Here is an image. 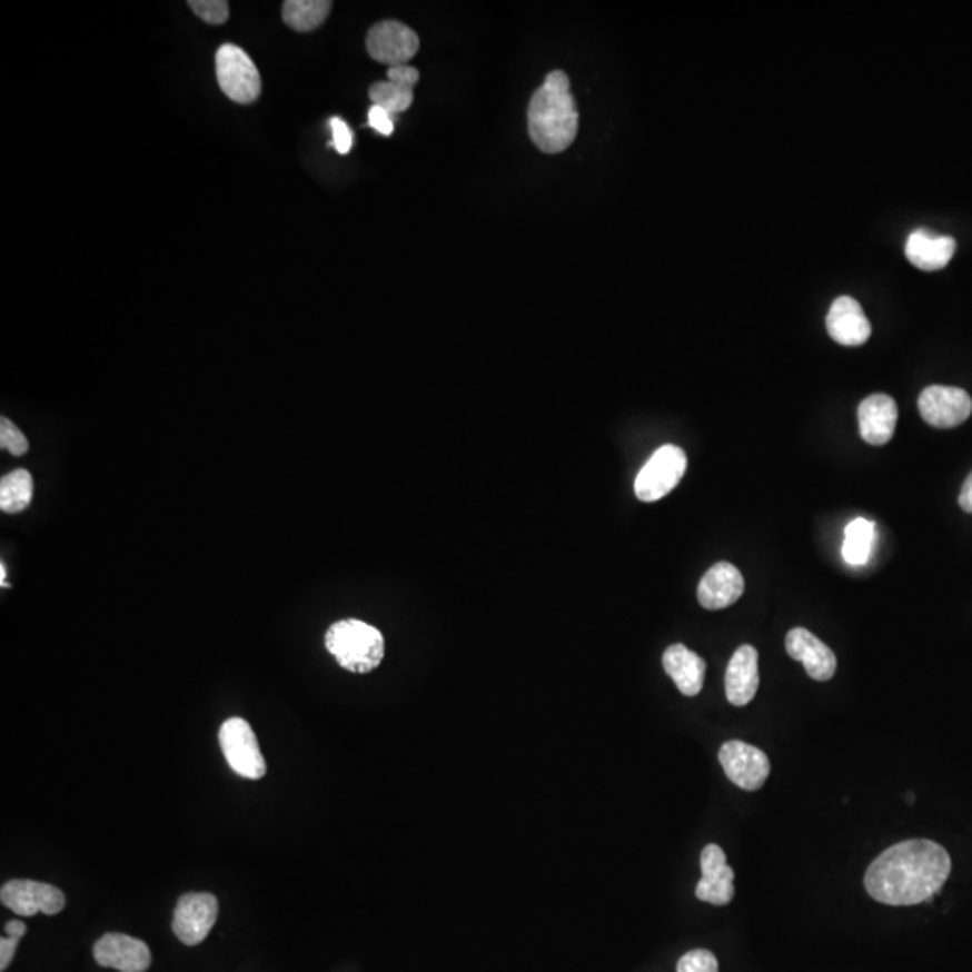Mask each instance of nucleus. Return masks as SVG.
Wrapping results in <instances>:
<instances>
[{"mask_svg": "<svg viewBox=\"0 0 972 972\" xmlns=\"http://www.w3.org/2000/svg\"><path fill=\"white\" fill-rule=\"evenodd\" d=\"M677 972H718V962L708 949H694L681 956Z\"/></svg>", "mask_w": 972, "mask_h": 972, "instance_id": "27", "label": "nucleus"}, {"mask_svg": "<svg viewBox=\"0 0 972 972\" xmlns=\"http://www.w3.org/2000/svg\"><path fill=\"white\" fill-rule=\"evenodd\" d=\"M325 647L345 671L354 674L374 672L386 654L383 633L354 618L331 625L326 631Z\"/></svg>", "mask_w": 972, "mask_h": 972, "instance_id": "3", "label": "nucleus"}, {"mask_svg": "<svg viewBox=\"0 0 972 972\" xmlns=\"http://www.w3.org/2000/svg\"><path fill=\"white\" fill-rule=\"evenodd\" d=\"M387 80L398 83V86L415 89L416 83L420 80V72L411 66H393L387 69Z\"/></svg>", "mask_w": 972, "mask_h": 972, "instance_id": "29", "label": "nucleus"}, {"mask_svg": "<svg viewBox=\"0 0 972 972\" xmlns=\"http://www.w3.org/2000/svg\"><path fill=\"white\" fill-rule=\"evenodd\" d=\"M330 0H287L284 4V20L294 31L308 33L323 26L330 14Z\"/></svg>", "mask_w": 972, "mask_h": 972, "instance_id": "22", "label": "nucleus"}, {"mask_svg": "<svg viewBox=\"0 0 972 972\" xmlns=\"http://www.w3.org/2000/svg\"><path fill=\"white\" fill-rule=\"evenodd\" d=\"M951 866L944 846L935 841H902L870 864L864 886L872 899L887 906H915L935 897L948 881Z\"/></svg>", "mask_w": 972, "mask_h": 972, "instance_id": "1", "label": "nucleus"}, {"mask_svg": "<svg viewBox=\"0 0 972 972\" xmlns=\"http://www.w3.org/2000/svg\"><path fill=\"white\" fill-rule=\"evenodd\" d=\"M215 66H217L218 86L229 100L249 105L260 98V72L244 49L232 43H224L217 51Z\"/></svg>", "mask_w": 972, "mask_h": 972, "instance_id": "5", "label": "nucleus"}, {"mask_svg": "<svg viewBox=\"0 0 972 972\" xmlns=\"http://www.w3.org/2000/svg\"><path fill=\"white\" fill-rule=\"evenodd\" d=\"M703 877L695 887L698 901L713 906H726L735 897V872L727 866L726 854L718 845H706L701 854Z\"/></svg>", "mask_w": 972, "mask_h": 972, "instance_id": "12", "label": "nucleus"}, {"mask_svg": "<svg viewBox=\"0 0 972 972\" xmlns=\"http://www.w3.org/2000/svg\"><path fill=\"white\" fill-rule=\"evenodd\" d=\"M369 100H371V103L380 107V109L391 113V116H397V113L411 109L415 95H413V89H409V87L398 86V83L386 80L378 81V83L371 86V89H369Z\"/></svg>", "mask_w": 972, "mask_h": 972, "instance_id": "24", "label": "nucleus"}, {"mask_svg": "<svg viewBox=\"0 0 972 972\" xmlns=\"http://www.w3.org/2000/svg\"><path fill=\"white\" fill-rule=\"evenodd\" d=\"M0 901L20 916H33L37 913L57 915L66 907V895L62 890L26 879L6 883L0 890Z\"/></svg>", "mask_w": 972, "mask_h": 972, "instance_id": "9", "label": "nucleus"}, {"mask_svg": "<svg viewBox=\"0 0 972 972\" xmlns=\"http://www.w3.org/2000/svg\"><path fill=\"white\" fill-rule=\"evenodd\" d=\"M218 901L211 893H186L175 907L173 933L186 945H199L217 922Z\"/></svg>", "mask_w": 972, "mask_h": 972, "instance_id": "10", "label": "nucleus"}, {"mask_svg": "<svg viewBox=\"0 0 972 972\" xmlns=\"http://www.w3.org/2000/svg\"><path fill=\"white\" fill-rule=\"evenodd\" d=\"M4 931H6V935L11 936V939L22 940V939H24L26 931H28V928H26L24 922L11 921V922H8V924H6Z\"/></svg>", "mask_w": 972, "mask_h": 972, "instance_id": "33", "label": "nucleus"}, {"mask_svg": "<svg viewBox=\"0 0 972 972\" xmlns=\"http://www.w3.org/2000/svg\"><path fill=\"white\" fill-rule=\"evenodd\" d=\"M368 125L383 136H391L393 130H395V119H393L391 113L380 109L377 105H371V109H369Z\"/></svg>", "mask_w": 972, "mask_h": 972, "instance_id": "30", "label": "nucleus"}, {"mask_svg": "<svg viewBox=\"0 0 972 972\" xmlns=\"http://www.w3.org/2000/svg\"><path fill=\"white\" fill-rule=\"evenodd\" d=\"M19 939H11V936H2V940H0V971H6V969L10 968L14 953H17V948H19Z\"/></svg>", "mask_w": 972, "mask_h": 972, "instance_id": "31", "label": "nucleus"}, {"mask_svg": "<svg viewBox=\"0 0 972 972\" xmlns=\"http://www.w3.org/2000/svg\"><path fill=\"white\" fill-rule=\"evenodd\" d=\"M0 578H2V582H0V584H2V587H8V586H6V566H4V564H2V566H0Z\"/></svg>", "mask_w": 972, "mask_h": 972, "instance_id": "34", "label": "nucleus"}, {"mask_svg": "<svg viewBox=\"0 0 972 972\" xmlns=\"http://www.w3.org/2000/svg\"><path fill=\"white\" fill-rule=\"evenodd\" d=\"M845 544H843V558L850 566H863L872 553L875 540V524L872 520L854 519L846 526Z\"/></svg>", "mask_w": 972, "mask_h": 972, "instance_id": "23", "label": "nucleus"}, {"mask_svg": "<svg viewBox=\"0 0 972 972\" xmlns=\"http://www.w3.org/2000/svg\"><path fill=\"white\" fill-rule=\"evenodd\" d=\"M860 418V435L866 444L886 445L895 435L899 409L892 397L877 393L864 398L857 409Z\"/></svg>", "mask_w": 972, "mask_h": 972, "instance_id": "17", "label": "nucleus"}, {"mask_svg": "<svg viewBox=\"0 0 972 972\" xmlns=\"http://www.w3.org/2000/svg\"><path fill=\"white\" fill-rule=\"evenodd\" d=\"M718 762L727 778L744 791H758L770 776V758L746 742L730 741L718 751Z\"/></svg>", "mask_w": 972, "mask_h": 972, "instance_id": "8", "label": "nucleus"}, {"mask_svg": "<svg viewBox=\"0 0 972 972\" xmlns=\"http://www.w3.org/2000/svg\"><path fill=\"white\" fill-rule=\"evenodd\" d=\"M189 8L208 24H226L229 19V4L226 0H191Z\"/></svg>", "mask_w": 972, "mask_h": 972, "instance_id": "25", "label": "nucleus"}, {"mask_svg": "<svg viewBox=\"0 0 972 972\" xmlns=\"http://www.w3.org/2000/svg\"><path fill=\"white\" fill-rule=\"evenodd\" d=\"M758 652L751 645L736 648L727 663L726 697L733 706H746L758 690Z\"/></svg>", "mask_w": 972, "mask_h": 972, "instance_id": "18", "label": "nucleus"}, {"mask_svg": "<svg viewBox=\"0 0 972 972\" xmlns=\"http://www.w3.org/2000/svg\"><path fill=\"white\" fill-rule=\"evenodd\" d=\"M95 959L101 968L119 972H145L151 965V953L142 940L123 933H107L95 945Z\"/></svg>", "mask_w": 972, "mask_h": 972, "instance_id": "13", "label": "nucleus"}, {"mask_svg": "<svg viewBox=\"0 0 972 972\" xmlns=\"http://www.w3.org/2000/svg\"><path fill=\"white\" fill-rule=\"evenodd\" d=\"M785 651L793 659L800 661L814 681H829L834 677L837 659L834 652L807 628L796 627L785 637Z\"/></svg>", "mask_w": 972, "mask_h": 972, "instance_id": "14", "label": "nucleus"}, {"mask_svg": "<svg viewBox=\"0 0 972 972\" xmlns=\"http://www.w3.org/2000/svg\"><path fill=\"white\" fill-rule=\"evenodd\" d=\"M919 411L933 427L953 429L971 416L972 400L960 387L930 386L919 397Z\"/></svg>", "mask_w": 972, "mask_h": 972, "instance_id": "11", "label": "nucleus"}, {"mask_svg": "<svg viewBox=\"0 0 972 972\" xmlns=\"http://www.w3.org/2000/svg\"><path fill=\"white\" fill-rule=\"evenodd\" d=\"M663 666H665L666 674L671 675L675 686L680 688L681 694L686 695V697H694L703 690L706 663H704L703 657L697 656L685 645L675 643L666 648L665 654H663Z\"/></svg>", "mask_w": 972, "mask_h": 972, "instance_id": "19", "label": "nucleus"}, {"mask_svg": "<svg viewBox=\"0 0 972 972\" xmlns=\"http://www.w3.org/2000/svg\"><path fill=\"white\" fill-rule=\"evenodd\" d=\"M330 128L331 136H334L330 147L336 148L340 156H346V153H349V150H351V147H354V133L349 130L345 119L340 118H331Z\"/></svg>", "mask_w": 972, "mask_h": 972, "instance_id": "28", "label": "nucleus"}, {"mask_svg": "<svg viewBox=\"0 0 972 972\" xmlns=\"http://www.w3.org/2000/svg\"><path fill=\"white\" fill-rule=\"evenodd\" d=\"M33 476L26 468H17L0 479V510L20 514L33 500Z\"/></svg>", "mask_w": 972, "mask_h": 972, "instance_id": "21", "label": "nucleus"}, {"mask_svg": "<svg viewBox=\"0 0 972 972\" xmlns=\"http://www.w3.org/2000/svg\"><path fill=\"white\" fill-rule=\"evenodd\" d=\"M578 121L569 76L564 71L549 72L529 100V138L544 153H562L575 141Z\"/></svg>", "mask_w": 972, "mask_h": 972, "instance_id": "2", "label": "nucleus"}, {"mask_svg": "<svg viewBox=\"0 0 972 972\" xmlns=\"http://www.w3.org/2000/svg\"><path fill=\"white\" fill-rule=\"evenodd\" d=\"M960 506H962L963 512H968V514H972V473L971 476L965 479L963 483L962 492H960Z\"/></svg>", "mask_w": 972, "mask_h": 972, "instance_id": "32", "label": "nucleus"}, {"mask_svg": "<svg viewBox=\"0 0 972 972\" xmlns=\"http://www.w3.org/2000/svg\"><path fill=\"white\" fill-rule=\"evenodd\" d=\"M218 741L224 756L231 770L247 780L264 778L267 773V762L261 755L260 744L252 727L240 717L227 718L220 727Z\"/></svg>", "mask_w": 972, "mask_h": 972, "instance_id": "6", "label": "nucleus"}, {"mask_svg": "<svg viewBox=\"0 0 972 972\" xmlns=\"http://www.w3.org/2000/svg\"><path fill=\"white\" fill-rule=\"evenodd\" d=\"M742 593L744 578L741 572L730 562H718L703 576L698 584L697 598L704 609L718 611L735 604Z\"/></svg>", "mask_w": 972, "mask_h": 972, "instance_id": "16", "label": "nucleus"}, {"mask_svg": "<svg viewBox=\"0 0 972 972\" xmlns=\"http://www.w3.org/2000/svg\"><path fill=\"white\" fill-rule=\"evenodd\" d=\"M366 49L375 62L389 67L407 66L420 49V38L398 20H383L369 29Z\"/></svg>", "mask_w": 972, "mask_h": 972, "instance_id": "7", "label": "nucleus"}, {"mask_svg": "<svg viewBox=\"0 0 972 972\" xmlns=\"http://www.w3.org/2000/svg\"><path fill=\"white\" fill-rule=\"evenodd\" d=\"M956 241L951 237H939L925 229H916L906 240V258L916 269L940 270L953 260Z\"/></svg>", "mask_w": 972, "mask_h": 972, "instance_id": "20", "label": "nucleus"}, {"mask_svg": "<svg viewBox=\"0 0 972 972\" xmlns=\"http://www.w3.org/2000/svg\"><path fill=\"white\" fill-rule=\"evenodd\" d=\"M0 447L13 456H24L29 450V442L24 433L6 416L0 418Z\"/></svg>", "mask_w": 972, "mask_h": 972, "instance_id": "26", "label": "nucleus"}, {"mask_svg": "<svg viewBox=\"0 0 972 972\" xmlns=\"http://www.w3.org/2000/svg\"><path fill=\"white\" fill-rule=\"evenodd\" d=\"M829 336L843 346H861L872 336V325L864 316L860 302L850 296H841L832 302L826 316Z\"/></svg>", "mask_w": 972, "mask_h": 972, "instance_id": "15", "label": "nucleus"}, {"mask_svg": "<svg viewBox=\"0 0 972 972\" xmlns=\"http://www.w3.org/2000/svg\"><path fill=\"white\" fill-rule=\"evenodd\" d=\"M688 459L677 445H663L652 454L634 483L636 497L643 503H656L668 496L685 476Z\"/></svg>", "mask_w": 972, "mask_h": 972, "instance_id": "4", "label": "nucleus"}]
</instances>
